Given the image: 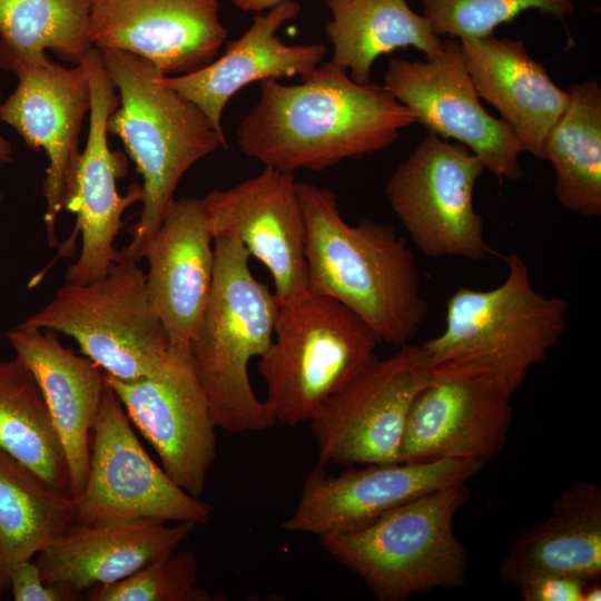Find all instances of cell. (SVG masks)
Here are the masks:
<instances>
[{"label": "cell", "mask_w": 601, "mask_h": 601, "mask_svg": "<svg viewBox=\"0 0 601 601\" xmlns=\"http://www.w3.org/2000/svg\"><path fill=\"white\" fill-rule=\"evenodd\" d=\"M504 260L508 272L499 286H460L449 297L443 332L422 346L433 365L456 358L481 362L515 393L562 337L568 304L539 293L518 254Z\"/></svg>", "instance_id": "52a82bcc"}, {"label": "cell", "mask_w": 601, "mask_h": 601, "mask_svg": "<svg viewBox=\"0 0 601 601\" xmlns=\"http://www.w3.org/2000/svg\"><path fill=\"white\" fill-rule=\"evenodd\" d=\"M434 365L422 344L373 358L309 421L318 464L366 465L400 462L410 406Z\"/></svg>", "instance_id": "7c38bea8"}, {"label": "cell", "mask_w": 601, "mask_h": 601, "mask_svg": "<svg viewBox=\"0 0 601 601\" xmlns=\"http://www.w3.org/2000/svg\"><path fill=\"white\" fill-rule=\"evenodd\" d=\"M482 467L476 462L443 460L366 464L332 474L317 464L280 528L317 538L355 531L423 494L466 482Z\"/></svg>", "instance_id": "2e32d148"}, {"label": "cell", "mask_w": 601, "mask_h": 601, "mask_svg": "<svg viewBox=\"0 0 601 601\" xmlns=\"http://www.w3.org/2000/svg\"><path fill=\"white\" fill-rule=\"evenodd\" d=\"M20 325L73 338L82 355L122 381L152 375L170 349L149 299L146 273L127 260L112 264L95 282L65 283L43 308Z\"/></svg>", "instance_id": "ba28073f"}, {"label": "cell", "mask_w": 601, "mask_h": 601, "mask_svg": "<svg viewBox=\"0 0 601 601\" xmlns=\"http://www.w3.org/2000/svg\"><path fill=\"white\" fill-rule=\"evenodd\" d=\"M422 4L433 32L457 40L492 35L530 9L561 20L575 11L573 0H422Z\"/></svg>", "instance_id": "1f68e13d"}, {"label": "cell", "mask_w": 601, "mask_h": 601, "mask_svg": "<svg viewBox=\"0 0 601 601\" xmlns=\"http://www.w3.org/2000/svg\"><path fill=\"white\" fill-rule=\"evenodd\" d=\"M93 0H0V67L9 70L51 50L80 65L93 48Z\"/></svg>", "instance_id": "f546056e"}, {"label": "cell", "mask_w": 601, "mask_h": 601, "mask_svg": "<svg viewBox=\"0 0 601 601\" xmlns=\"http://www.w3.org/2000/svg\"><path fill=\"white\" fill-rule=\"evenodd\" d=\"M194 551L177 548L156 558L131 575L89 589V601H226L197 584Z\"/></svg>", "instance_id": "4dcf8cb0"}, {"label": "cell", "mask_w": 601, "mask_h": 601, "mask_svg": "<svg viewBox=\"0 0 601 601\" xmlns=\"http://www.w3.org/2000/svg\"><path fill=\"white\" fill-rule=\"evenodd\" d=\"M383 85L427 131L466 146L500 180L523 176L524 146L483 107L457 39L443 40L441 51L426 61L390 59Z\"/></svg>", "instance_id": "9a60e30c"}, {"label": "cell", "mask_w": 601, "mask_h": 601, "mask_svg": "<svg viewBox=\"0 0 601 601\" xmlns=\"http://www.w3.org/2000/svg\"><path fill=\"white\" fill-rule=\"evenodd\" d=\"M380 341L339 302L307 294L279 304L274 337L259 357L274 421L309 422L373 358Z\"/></svg>", "instance_id": "8992f818"}, {"label": "cell", "mask_w": 601, "mask_h": 601, "mask_svg": "<svg viewBox=\"0 0 601 601\" xmlns=\"http://www.w3.org/2000/svg\"><path fill=\"white\" fill-rule=\"evenodd\" d=\"M2 203H3V194H2V191L0 189V206L2 205Z\"/></svg>", "instance_id": "74e56055"}, {"label": "cell", "mask_w": 601, "mask_h": 601, "mask_svg": "<svg viewBox=\"0 0 601 601\" xmlns=\"http://www.w3.org/2000/svg\"><path fill=\"white\" fill-rule=\"evenodd\" d=\"M227 35L218 0H93L90 14L95 48L134 53L165 76L204 68Z\"/></svg>", "instance_id": "d6986e66"}, {"label": "cell", "mask_w": 601, "mask_h": 601, "mask_svg": "<svg viewBox=\"0 0 601 601\" xmlns=\"http://www.w3.org/2000/svg\"><path fill=\"white\" fill-rule=\"evenodd\" d=\"M75 520V502L0 449V598L13 568L31 560Z\"/></svg>", "instance_id": "4316f807"}, {"label": "cell", "mask_w": 601, "mask_h": 601, "mask_svg": "<svg viewBox=\"0 0 601 601\" xmlns=\"http://www.w3.org/2000/svg\"><path fill=\"white\" fill-rule=\"evenodd\" d=\"M90 85L91 105L89 132L68 176L62 209L76 214L72 234L59 245L57 256L70 257L75 237L81 234V250L77 260L65 272L66 283L87 284L105 277L112 264L119 262L115 246L124 211L134 203L142 201V186L134 184L120 196L116 181L125 176L127 162L120 151H111L107 139V124L119 105L116 87L110 79L100 50L92 48L81 62Z\"/></svg>", "instance_id": "4fadbf2b"}, {"label": "cell", "mask_w": 601, "mask_h": 601, "mask_svg": "<svg viewBox=\"0 0 601 601\" xmlns=\"http://www.w3.org/2000/svg\"><path fill=\"white\" fill-rule=\"evenodd\" d=\"M296 1L287 0L257 13L249 28L228 40L224 53L196 71L164 76L165 85L195 104L223 136L221 118L230 98L244 87L268 79L309 75L323 61V43L287 45L278 29L300 12Z\"/></svg>", "instance_id": "44dd1931"}, {"label": "cell", "mask_w": 601, "mask_h": 601, "mask_svg": "<svg viewBox=\"0 0 601 601\" xmlns=\"http://www.w3.org/2000/svg\"><path fill=\"white\" fill-rule=\"evenodd\" d=\"M14 601H77L81 595L68 588L46 583L37 563L26 560L18 563L9 581Z\"/></svg>", "instance_id": "d6a6232c"}, {"label": "cell", "mask_w": 601, "mask_h": 601, "mask_svg": "<svg viewBox=\"0 0 601 601\" xmlns=\"http://www.w3.org/2000/svg\"><path fill=\"white\" fill-rule=\"evenodd\" d=\"M128 418L170 479L200 497L217 455L216 423L188 346H170L152 375L122 381L105 373Z\"/></svg>", "instance_id": "5bb4252c"}, {"label": "cell", "mask_w": 601, "mask_h": 601, "mask_svg": "<svg viewBox=\"0 0 601 601\" xmlns=\"http://www.w3.org/2000/svg\"><path fill=\"white\" fill-rule=\"evenodd\" d=\"M500 578L520 589L548 574L601 577V489L579 481L552 503L546 518L524 529L497 568Z\"/></svg>", "instance_id": "d4e9b609"}, {"label": "cell", "mask_w": 601, "mask_h": 601, "mask_svg": "<svg viewBox=\"0 0 601 601\" xmlns=\"http://www.w3.org/2000/svg\"><path fill=\"white\" fill-rule=\"evenodd\" d=\"M484 170L466 146L427 131L392 173L386 184L388 204L425 256L480 262L494 253L473 201Z\"/></svg>", "instance_id": "30bf717a"}, {"label": "cell", "mask_w": 601, "mask_h": 601, "mask_svg": "<svg viewBox=\"0 0 601 601\" xmlns=\"http://www.w3.org/2000/svg\"><path fill=\"white\" fill-rule=\"evenodd\" d=\"M6 337L42 393L62 443L75 499L88 474L90 435L106 387L105 373L87 356L63 346L55 331L19 324Z\"/></svg>", "instance_id": "cb8c5ba5"}, {"label": "cell", "mask_w": 601, "mask_h": 601, "mask_svg": "<svg viewBox=\"0 0 601 601\" xmlns=\"http://www.w3.org/2000/svg\"><path fill=\"white\" fill-rule=\"evenodd\" d=\"M0 449L47 486L71 496L62 443L35 376L17 356L0 361Z\"/></svg>", "instance_id": "f1b7e54d"}, {"label": "cell", "mask_w": 601, "mask_h": 601, "mask_svg": "<svg viewBox=\"0 0 601 601\" xmlns=\"http://www.w3.org/2000/svg\"><path fill=\"white\" fill-rule=\"evenodd\" d=\"M91 435L88 474L81 493L73 499V522L155 520L208 524L211 505L187 493L154 462L107 384Z\"/></svg>", "instance_id": "8fae6325"}, {"label": "cell", "mask_w": 601, "mask_h": 601, "mask_svg": "<svg viewBox=\"0 0 601 601\" xmlns=\"http://www.w3.org/2000/svg\"><path fill=\"white\" fill-rule=\"evenodd\" d=\"M513 394L495 371L475 359L434 364L410 406L400 462L462 460L484 465L505 444Z\"/></svg>", "instance_id": "9c48e42d"}, {"label": "cell", "mask_w": 601, "mask_h": 601, "mask_svg": "<svg viewBox=\"0 0 601 601\" xmlns=\"http://www.w3.org/2000/svg\"><path fill=\"white\" fill-rule=\"evenodd\" d=\"M197 525L191 522L135 520L82 524L72 522L37 558L46 583L83 597L97 585L118 582L185 542Z\"/></svg>", "instance_id": "7402d4cb"}, {"label": "cell", "mask_w": 601, "mask_h": 601, "mask_svg": "<svg viewBox=\"0 0 601 601\" xmlns=\"http://www.w3.org/2000/svg\"><path fill=\"white\" fill-rule=\"evenodd\" d=\"M242 11L259 13L287 0H230Z\"/></svg>", "instance_id": "e575fe53"}, {"label": "cell", "mask_w": 601, "mask_h": 601, "mask_svg": "<svg viewBox=\"0 0 601 601\" xmlns=\"http://www.w3.org/2000/svg\"><path fill=\"white\" fill-rule=\"evenodd\" d=\"M601 585L597 580L590 581L583 591L582 601H600Z\"/></svg>", "instance_id": "d590c367"}, {"label": "cell", "mask_w": 601, "mask_h": 601, "mask_svg": "<svg viewBox=\"0 0 601 601\" xmlns=\"http://www.w3.org/2000/svg\"><path fill=\"white\" fill-rule=\"evenodd\" d=\"M14 91L0 104V121L11 126L32 150H45V224L50 247H59L56 220L68 176L79 151V134L91 93L83 63L66 68L47 56L13 66Z\"/></svg>", "instance_id": "ac0fdd59"}, {"label": "cell", "mask_w": 601, "mask_h": 601, "mask_svg": "<svg viewBox=\"0 0 601 601\" xmlns=\"http://www.w3.org/2000/svg\"><path fill=\"white\" fill-rule=\"evenodd\" d=\"M214 252L213 286L189 354L217 427L235 434L264 431L276 422L256 396L248 366L273 341L279 302L254 276L236 236H215Z\"/></svg>", "instance_id": "277c9868"}, {"label": "cell", "mask_w": 601, "mask_h": 601, "mask_svg": "<svg viewBox=\"0 0 601 601\" xmlns=\"http://www.w3.org/2000/svg\"><path fill=\"white\" fill-rule=\"evenodd\" d=\"M459 41L479 97L499 111L526 152L544 159L549 134L569 105V92L553 82L523 40L492 33Z\"/></svg>", "instance_id": "603a6c76"}, {"label": "cell", "mask_w": 601, "mask_h": 601, "mask_svg": "<svg viewBox=\"0 0 601 601\" xmlns=\"http://www.w3.org/2000/svg\"><path fill=\"white\" fill-rule=\"evenodd\" d=\"M213 236H236L269 272L279 304L308 292L306 227L295 173L272 167L201 198Z\"/></svg>", "instance_id": "e0dca14e"}, {"label": "cell", "mask_w": 601, "mask_h": 601, "mask_svg": "<svg viewBox=\"0 0 601 601\" xmlns=\"http://www.w3.org/2000/svg\"><path fill=\"white\" fill-rule=\"evenodd\" d=\"M326 6L331 61L358 83L371 81L372 67L383 55L412 47L432 58L442 49L441 37L406 0H326Z\"/></svg>", "instance_id": "484cf974"}, {"label": "cell", "mask_w": 601, "mask_h": 601, "mask_svg": "<svg viewBox=\"0 0 601 601\" xmlns=\"http://www.w3.org/2000/svg\"><path fill=\"white\" fill-rule=\"evenodd\" d=\"M465 482L411 500L355 531L318 538L323 550L357 574L380 601L464 584L467 551L454 516L469 501Z\"/></svg>", "instance_id": "5b68a950"}, {"label": "cell", "mask_w": 601, "mask_h": 601, "mask_svg": "<svg viewBox=\"0 0 601 601\" xmlns=\"http://www.w3.org/2000/svg\"><path fill=\"white\" fill-rule=\"evenodd\" d=\"M309 294L333 298L357 315L380 343L401 347L427 313L413 250L387 224L344 220L333 190L297 181Z\"/></svg>", "instance_id": "7a4b0ae2"}, {"label": "cell", "mask_w": 601, "mask_h": 601, "mask_svg": "<svg viewBox=\"0 0 601 601\" xmlns=\"http://www.w3.org/2000/svg\"><path fill=\"white\" fill-rule=\"evenodd\" d=\"M569 105L549 134L544 159L555 175V196L566 210L601 215V89L597 80L573 83Z\"/></svg>", "instance_id": "83f0119b"}, {"label": "cell", "mask_w": 601, "mask_h": 601, "mask_svg": "<svg viewBox=\"0 0 601 601\" xmlns=\"http://www.w3.org/2000/svg\"><path fill=\"white\" fill-rule=\"evenodd\" d=\"M144 258L149 299L170 346H188L203 323L215 267L214 236L201 199L171 201Z\"/></svg>", "instance_id": "ffe728a7"}, {"label": "cell", "mask_w": 601, "mask_h": 601, "mask_svg": "<svg viewBox=\"0 0 601 601\" xmlns=\"http://www.w3.org/2000/svg\"><path fill=\"white\" fill-rule=\"evenodd\" d=\"M589 580L563 574L533 579L520 588L525 601H582Z\"/></svg>", "instance_id": "836d02e7"}, {"label": "cell", "mask_w": 601, "mask_h": 601, "mask_svg": "<svg viewBox=\"0 0 601 601\" xmlns=\"http://www.w3.org/2000/svg\"><path fill=\"white\" fill-rule=\"evenodd\" d=\"M1 104V96H0ZM12 148L9 141L0 134V167L12 161Z\"/></svg>", "instance_id": "8d00e7d4"}, {"label": "cell", "mask_w": 601, "mask_h": 601, "mask_svg": "<svg viewBox=\"0 0 601 601\" xmlns=\"http://www.w3.org/2000/svg\"><path fill=\"white\" fill-rule=\"evenodd\" d=\"M100 53L120 93L108 132L122 140L144 181L140 216L128 230L131 240L120 249L119 259L138 263L184 174L227 142L195 104L165 85V75L150 61L121 50Z\"/></svg>", "instance_id": "3957f363"}, {"label": "cell", "mask_w": 601, "mask_h": 601, "mask_svg": "<svg viewBox=\"0 0 601 601\" xmlns=\"http://www.w3.org/2000/svg\"><path fill=\"white\" fill-rule=\"evenodd\" d=\"M416 122L384 85L358 83L329 60L298 83L262 81L236 139L264 167L322 171L387 148Z\"/></svg>", "instance_id": "6da1fadb"}]
</instances>
